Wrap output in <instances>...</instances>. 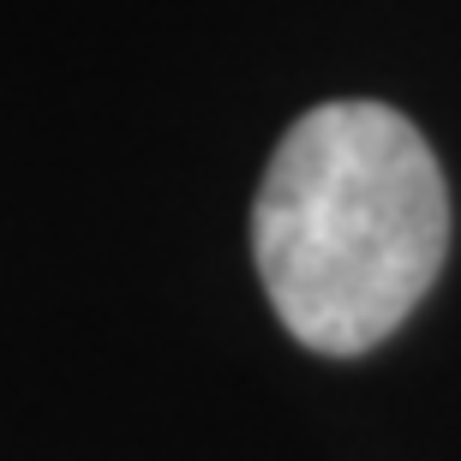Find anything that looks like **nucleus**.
<instances>
[{
  "instance_id": "nucleus-1",
  "label": "nucleus",
  "mask_w": 461,
  "mask_h": 461,
  "mask_svg": "<svg viewBox=\"0 0 461 461\" xmlns=\"http://www.w3.org/2000/svg\"><path fill=\"white\" fill-rule=\"evenodd\" d=\"M276 318L330 359L402 330L449 252V192L413 120L324 103L276 144L252 210Z\"/></svg>"
}]
</instances>
